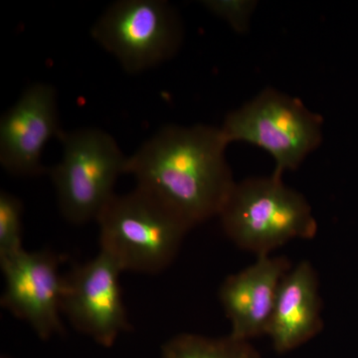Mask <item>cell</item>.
<instances>
[{
  "label": "cell",
  "instance_id": "obj_1",
  "mask_svg": "<svg viewBox=\"0 0 358 358\" xmlns=\"http://www.w3.org/2000/svg\"><path fill=\"white\" fill-rule=\"evenodd\" d=\"M220 128L162 127L131 157L127 174L193 228L219 215L236 181Z\"/></svg>",
  "mask_w": 358,
  "mask_h": 358
},
{
  "label": "cell",
  "instance_id": "obj_2",
  "mask_svg": "<svg viewBox=\"0 0 358 358\" xmlns=\"http://www.w3.org/2000/svg\"><path fill=\"white\" fill-rule=\"evenodd\" d=\"M100 251L122 272L157 274L178 255L192 227L152 195L136 187L115 194L96 218Z\"/></svg>",
  "mask_w": 358,
  "mask_h": 358
},
{
  "label": "cell",
  "instance_id": "obj_3",
  "mask_svg": "<svg viewBox=\"0 0 358 358\" xmlns=\"http://www.w3.org/2000/svg\"><path fill=\"white\" fill-rule=\"evenodd\" d=\"M218 217L233 243L258 257L317 231L306 197L272 174L235 183Z\"/></svg>",
  "mask_w": 358,
  "mask_h": 358
},
{
  "label": "cell",
  "instance_id": "obj_4",
  "mask_svg": "<svg viewBox=\"0 0 358 358\" xmlns=\"http://www.w3.org/2000/svg\"><path fill=\"white\" fill-rule=\"evenodd\" d=\"M62 159L48 171L59 208L68 222L96 220L115 196L117 179L127 174L129 157L108 131L83 128L64 131Z\"/></svg>",
  "mask_w": 358,
  "mask_h": 358
},
{
  "label": "cell",
  "instance_id": "obj_5",
  "mask_svg": "<svg viewBox=\"0 0 358 358\" xmlns=\"http://www.w3.org/2000/svg\"><path fill=\"white\" fill-rule=\"evenodd\" d=\"M228 143L244 141L272 155V176L294 171L322 141V117L299 99L266 88L226 115L220 127Z\"/></svg>",
  "mask_w": 358,
  "mask_h": 358
},
{
  "label": "cell",
  "instance_id": "obj_6",
  "mask_svg": "<svg viewBox=\"0 0 358 358\" xmlns=\"http://www.w3.org/2000/svg\"><path fill=\"white\" fill-rule=\"evenodd\" d=\"M92 38L129 74L162 65L182 43V21L164 0H119L94 23Z\"/></svg>",
  "mask_w": 358,
  "mask_h": 358
},
{
  "label": "cell",
  "instance_id": "obj_7",
  "mask_svg": "<svg viewBox=\"0 0 358 358\" xmlns=\"http://www.w3.org/2000/svg\"><path fill=\"white\" fill-rule=\"evenodd\" d=\"M122 273L119 265L100 251L64 275L62 313L80 333L105 348H110L129 329L120 282Z\"/></svg>",
  "mask_w": 358,
  "mask_h": 358
},
{
  "label": "cell",
  "instance_id": "obj_8",
  "mask_svg": "<svg viewBox=\"0 0 358 358\" xmlns=\"http://www.w3.org/2000/svg\"><path fill=\"white\" fill-rule=\"evenodd\" d=\"M59 260L48 250H24L0 263L4 278L2 307L27 322L43 341L64 331L61 320L64 277L59 272Z\"/></svg>",
  "mask_w": 358,
  "mask_h": 358
},
{
  "label": "cell",
  "instance_id": "obj_9",
  "mask_svg": "<svg viewBox=\"0 0 358 358\" xmlns=\"http://www.w3.org/2000/svg\"><path fill=\"white\" fill-rule=\"evenodd\" d=\"M57 90L30 85L0 120V164L14 176H37L47 171L42 155L47 143L63 133Z\"/></svg>",
  "mask_w": 358,
  "mask_h": 358
},
{
  "label": "cell",
  "instance_id": "obj_10",
  "mask_svg": "<svg viewBox=\"0 0 358 358\" xmlns=\"http://www.w3.org/2000/svg\"><path fill=\"white\" fill-rule=\"evenodd\" d=\"M291 268L286 257L261 256L226 278L219 300L231 322V336L249 341L267 334L278 291Z\"/></svg>",
  "mask_w": 358,
  "mask_h": 358
},
{
  "label": "cell",
  "instance_id": "obj_11",
  "mask_svg": "<svg viewBox=\"0 0 358 358\" xmlns=\"http://www.w3.org/2000/svg\"><path fill=\"white\" fill-rule=\"evenodd\" d=\"M320 282L315 268L303 261L292 268L278 291L267 336L278 352L303 345L324 327Z\"/></svg>",
  "mask_w": 358,
  "mask_h": 358
},
{
  "label": "cell",
  "instance_id": "obj_12",
  "mask_svg": "<svg viewBox=\"0 0 358 358\" xmlns=\"http://www.w3.org/2000/svg\"><path fill=\"white\" fill-rule=\"evenodd\" d=\"M162 358H261L248 341L181 334L162 346Z\"/></svg>",
  "mask_w": 358,
  "mask_h": 358
},
{
  "label": "cell",
  "instance_id": "obj_13",
  "mask_svg": "<svg viewBox=\"0 0 358 358\" xmlns=\"http://www.w3.org/2000/svg\"><path fill=\"white\" fill-rule=\"evenodd\" d=\"M23 204L18 197L0 192V263L24 251L22 246Z\"/></svg>",
  "mask_w": 358,
  "mask_h": 358
},
{
  "label": "cell",
  "instance_id": "obj_14",
  "mask_svg": "<svg viewBox=\"0 0 358 358\" xmlns=\"http://www.w3.org/2000/svg\"><path fill=\"white\" fill-rule=\"evenodd\" d=\"M202 6L218 18L226 21L233 30L245 33L258 2L254 0H204Z\"/></svg>",
  "mask_w": 358,
  "mask_h": 358
},
{
  "label": "cell",
  "instance_id": "obj_15",
  "mask_svg": "<svg viewBox=\"0 0 358 358\" xmlns=\"http://www.w3.org/2000/svg\"><path fill=\"white\" fill-rule=\"evenodd\" d=\"M0 358H8V357H6V355H2V357Z\"/></svg>",
  "mask_w": 358,
  "mask_h": 358
}]
</instances>
